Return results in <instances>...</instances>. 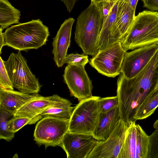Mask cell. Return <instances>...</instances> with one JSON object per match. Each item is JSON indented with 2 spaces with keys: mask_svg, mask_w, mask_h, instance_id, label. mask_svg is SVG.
Returning a JSON list of instances; mask_svg holds the SVG:
<instances>
[{
  "mask_svg": "<svg viewBox=\"0 0 158 158\" xmlns=\"http://www.w3.org/2000/svg\"><path fill=\"white\" fill-rule=\"evenodd\" d=\"M65 5L69 12L70 13L73 10L77 0H60Z\"/></svg>",
  "mask_w": 158,
  "mask_h": 158,
  "instance_id": "obj_31",
  "label": "cell"
},
{
  "mask_svg": "<svg viewBox=\"0 0 158 158\" xmlns=\"http://www.w3.org/2000/svg\"><path fill=\"white\" fill-rule=\"evenodd\" d=\"M135 11L126 0H119L112 32L115 43L120 41L129 32L135 19Z\"/></svg>",
  "mask_w": 158,
  "mask_h": 158,
  "instance_id": "obj_16",
  "label": "cell"
},
{
  "mask_svg": "<svg viewBox=\"0 0 158 158\" xmlns=\"http://www.w3.org/2000/svg\"><path fill=\"white\" fill-rule=\"evenodd\" d=\"M127 125L120 120L107 139L97 141L87 158H117L124 143Z\"/></svg>",
  "mask_w": 158,
  "mask_h": 158,
  "instance_id": "obj_12",
  "label": "cell"
},
{
  "mask_svg": "<svg viewBox=\"0 0 158 158\" xmlns=\"http://www.w3.org/2000/svg\"><path fill=\"white\" fill-rule=\"evenodd\" d=\"M3 62L13 88L27 94H38L40 91L41 85L20 51L11 53Z\"/></svg>",
  "mask_w": 158,
  "mask_h": 158,
  "instance_id": "obj_5",
  "label": "cell"
},
{
  "mask_svg": "<svg viewBox=\"0 0 158 158\" xmlns=\"http://www.w3.org/2000/svg\"><path fill=\"white\" fill-rule=\"evenodd\" d=\"M0 87L6 89H14L11 82L5 66L3 60L0 57Z\"/></svg>",
  "mask_w": 158,
  "mask_h": 158,
  "instance_id": "obj_28",
  "label": "cell"
},
{
  "mask_svg": "<svg viewBox=\"0 0 158 158\" xmlns=\"http://www.w3.org/2000/svg\"><path fill=\"white\" fill-rule=\"evenodd\" d=\"M99 98L92 96L79 102L69 119L68 131L92 135L100 113L98 102Z\"/></svg>",
  "mask_w": 158,
  "mask_h": 158,
  "instance_id": "obj_6",
  "label": "cell"
},
{
  "mask_svg": "<svg viewBox=\"0 0 158 158\" xmlns=\"http://www.w3.org/2000/svg\"><path fill=\"white\" fill-rule=\"evenodd\" d=\"M120 120L118 106L106 113H100L92 135L98 141L106 140Z\"/></svg>",
  "mask_w": 158,
  "mask_h": 158,
  "instance_id": "obj_17",
  "label": "cell"
},
{
  "mask_svg": "<svg viewBox=\"0 0 158 158\" xmlns=\"http://www.w3.org/2000/svg\"><path fill=\"white\" fill-rule=\"evenodd\" d=\"M88 62V56L87 54L72 53L67 55L65 63L68 64L85 67Z\"/></svg>",
  "mask_w": 158,
  "mask_h": 158,
  "instance_id": "obj_26",
  "label": "cell"
},
{
  "mask_svg": "<svg viewBox=\"0 0 158 158\" xmlns=\"http://www.w3.org/2000/svg\"><path fill=\"white\" fill-rule=\"evenodd\" d=\"M20 16V11L8 0H0V25L2 30L12 24H19Z\"/></svg>",
  "mask_w": 158,
  "mask_h": 158,
  "instance_id": "obj_20",
  "label": "cell"
},
{
  "mask_svg": "<svg viewBox=\"0 0 158 158\" xmlns=\"http://www.w3.org/2000/svg\"><path fill=\"white\" fill-rule=\"evenodd\" d=\"M71 102L63 98L59 102L44 110L40 114L41 117L50 116L65 120H69L73 110Z\"/></svg>",
  "mask_w": 158,
  "mask_h": 158,
  "instance_id": "obj_21",
  "label": "cell"
},
{
  "mask_svg": "<svg viewBox=\"0 0 158 158\" xmlns=\"http://www.w3.org/2000/svg\"><path fill=\"white\" fill-rule=\"evenodd\" d=\"M35 123L32 119L27 117H13L9 121V128L11 131L15 133L25 125Z\"/></svg>",
  "mask_w": 158,
  "mask_h": 158,
  "instance_id": "obj_25",
  "label": "cell"
},
{
  "mask_svg": "<svg viewBox=\"0 0 158 158\" xmlns=\"http://www.w3.org/2000/svg\"><path fill=\"white\" fill-rule=\"evenodd\" d=\"M118 1H103L96 3L101 11L103 23L106 20L112 8Z\"/></svg>",
  "mask_w": 158,
  "mask_h": 158,
  "instance_id": "obj_29",
  "label": "cell"
},
{
  "mask_svg": "<svg viewBox=\"0 0 158 158\" xmlns=\"http://www.w3.org/2000/svg\"><path fill=\"white\" fill-rule=\"evenodd\" d=\"M119 1L114 4L106 20L103 23L97 44L98 51L105 49L116 43L112 37V32L116 18Z\"/></svg>",
  "mask_w": 158,
  "mask_h": 158,
  "instance_id": "obj_19",
  "label": "cell"
},
{
  "mask_svg": "<svg viewBox=\"0 0 158 158\" xmlns=\"http://www.w3.org/2000/svg\"><path fill=\"white\" fill-rule=\"evenodd\" d=\"M118 0H91V2L96 3L100 2L103 1H116Z\"/></svg>",
  "mask_w": 158,
  "mask_h": 158,
  "instance_id": "obj_34",
  "label": "cell"
},
{
  "mask_svg": "<svg viewBox=\"0 0 158 158\" xmlns=\"http://www.w3.org/2000/svg\"><path fill=\"white\" fill-rule=\"evenodd\" d=\"M5 45L20 51L37 49L45 45L49 35L48 27L40 19L19 23L3 33Z\"/></svg>",
  "mask_w": 158,
  "mask_h": 158,
  "instance_id": "obj_2",
  "label": "cell"
},
{
  "mask_svg": "<svg viewBox=\"0 0 158 158\" xmlns=\"http://www.w3.org/2000/svg\"><path fill=\"white\" fill-rule=\"evenodd\" d=\"M157 89H158V75L157 80L156 81V83L154 89L151 92L155 91L157 90Z\"/></svg>",
  "mask_w": 158,
  "mask_h": 158,
  "instance_id": "obj_36",
  "label": "cell"
},
{
  "mask_svg": "<svg viewBox=\"0 0 158 158\" xmlns=\"http://www.w3.org/2000/svg\"><path fill=\"white\" fill-rule=\"evenodd\" d=\"M158 107V89L148 94L138 108L134 116L135 121L147 118L151 115Z\"/></svg>",
  "mask_w": 158,
  "mask_h": 158,
  "instance_id": "obj_22",
  "label": "cell"
},
{
  "mask_svg": "<svg viewBox=\"0 0 158 158\" xmlns=\"http://www.w3.org/2000/svg\"><path fill=\"white\" fill-rule=\"evenodd\" d=\"M63 98L56 94L44 97L39 95L26 103L14 114L15 117H27L35 123L42 117L40 114L51 106L60 102Z\"/></svg>",
  "mask_w": 158,
  "mask_h": 158,
  "instance_id": "obj_15",
  "label": "cell"
},
{
  "mask_svg": "<svg viewBox=\"0 0 158 158\" xmlns=\"http://www.w3.org/2000/svg\"><path fill=\"white\" fill-rule=\"evenodd\" d=\"M158 75V48L150 60L135 76L122 73L117 82V96L121 120L127 125L135 122L134 117L144 99L154 89Z\"/></svg>",
  "mask_w": 158,
  "mask_h": 158,
  "instance_id": "obj_1",
  "label": "cell"
},
{
  "mask_svg": "<svg viewBox=\"0 0 158 158\" xmlns=\"http://www.w3.org/2000/svg\"><path fill=\"white\" fill-rule=\"evenodd\" d=\"M97 141L92 134L68 131L59 146L65 151L67 158H87Z\"/></svg>",
  "mask_w": 158,
  "mask_h": 158,
  "instance_id": "obj_11",
  "label": "cell"
},
{
  "mask_svg": "<svg viewBox=\"0 0 158 158\" xmlns=\"http://www.w3.org/2000/svg\"><path fill=\"white\" fill-rule=\"evenodd\" d=\"M143 7L150 10H158V0H141Z\"/></svg>",
  "mask_w": 158,
  "mask_h": 158,
  "instance_id": "obj_30",
  "label": "cell"
},
{
  "mask_svg": "<svg viewBox=\"0 0 158 158\" xmlns=\"http://www.w3.org/2000/svg\"><path fill=\"white\" fill-rule=\"evenodd\" d=\"M153 127L155 129H158V119L154 122Z\"/></svg>",
  "mask_w": 158,
  "mask_h": 158,
  "instance_id": "obj_35",
  "label": "cell"
},
{
  "mask_svg": "<svg viewBox=\"0 0 158 158\" xmlns=\"http://www.w3.org/2000/svg\"><path fill=\"white\" fill-rule=\"evenodd\" d=\"M71 94L79 102L91 98L93 86L85 67L68 64L63 75Z\"/></svg>",
  "mask_w": 158,
  "mask_h": 158,
  "instance_id": "obj_10",
  "label": "cell"
},
{
  "mask_svg": "<svg viewBox=\"0 0 158 158\" xmlns=\"http://www.w3.org/2000/svg\"><path fill=\"white\" fill-rule=\"evenodd\" d=\"M2 30L0 29V53H1V50L3 46H5L4 38L3 35Z\"/></svg>",
  "mask_w": 158,
  "mask_h": 158,
  "instance_id": "obj_32",
  "label": "cell"
},
{
  "mask_svg": "<svg viewBox=\"0 0 158 158\" xmlns=\"http://www.w3.org/2000/svg\"><path fill=\"white\" fill-rule=\"evenodd\" d=\"M75 19L70 17L61 25L52 43L53 60L58 67H62L65 63L68 48L71 42V31Z\"/></svg>",
  "mask_w": 158,
  "mask_h": 158,
  "instance_id": "obj_14",
  "label": "cell"
},
{
  "mask_svg": "<svg viewBox=\"0 0 158 158\" xmlns=\"http://www.w3.org/2000/svg\"><path fill=\"white\" fill-rule=\"evenodd\" d=\"M125 51L120 41L98 51L90 59L89 64L98 73L109 77H114L121 73Z\"/></svg>",
  "mask_w": 158,
  "mask_h": 158,
  "instance_id": "obj_8",
  "label": "cell"
},
{
  "mask_svg": "<svg viewBox=\"0 0 158 158\" xmlns=\"http://www.w3.org/2000/svg\"><path fill=\"white\" fill-rule=\"evenodd\" d=\"M148 158H158V129L149 135Z\"/></svg>",
  "mask_w": 158,
  "mask_h": 158,
  "instance_id": "obj_27",
  "label": "cell"
},
{
  "mask_svg": "<svg viewBox=\"0 0 158 158\" xmlns=\"http://www.w3.org/2000/svg\"><path fill=\"white\" fill-rule=\"evenodd\" d=\"M120 42L126 52L158 44V12L145 10L139 12L129 32Z\"/></svg>",
  "mask_w": 158,
  "mask_h": 158,
  "instance_id": "obj_4",
  "label": "cell"
},
{
  "mask_svg": "<svg viewBox=\"0 0 158 158\" xmlns=\"http://www.w3.org/2000/svg\"><path fill=\"white\" fill-rule=\"evenodd\" d=\"M158 48V44H154L126 52L121 73L127 78L135 76L147 64Z\"/></svg>",
  "mask_w": 158,
  "mask_h": 158,
  "instance_id": "obj_13",
  "label": "cell"
},
{
  "mask_svg": "<svg viewBox=\"0 0 158 158\" xmlns=\"http://www.w3.org/2000/svg\"><path fill=\"white\" fill-rule=\"evenodd\" d=\"M129 4L135 10L136 5L138 0H126Z\"/></svg>",
  "mask_w": 158,
  "mask_h": 158,
  "instance_id": "obj_33",
  "label": "cell"
},
{
  "mask_svg": "<svg viewBox=\"0 0 158 158\" xmlns=\"http://www.w3.org/2000/svg\"><path fill=\"white\" fill-rule=\"evenodd\" d=\"M149 135L135 122L128 127L117 158H148Z\"/></svg>",
  "mask_w": 158,
  "mask_h": 158,
  "instance_id": "obj_9",
  "label": "cell"
},
{
  "mask_svg": "<svg viewBox=\"0 0 158 158\" xmlns=\"http://www.w3.org/2000/svg\"><path fill=\"white\" fill-rule=\"evenodd\" d=\"M38 94H27L14 89L0 87V108L13 114L26 103L38 96Z\"/></svg>",
  "mask_w": 158,
  "mask_h": 158,
  "instance_id": "obj_18",
  "label": "cell"
},
{
  "mask_svg": "<svg viewBox=\"0 0 158 158\" xmlns=\"http://www.w3.org/2000/svg\"><path fill=\"white\" fill-rule=\"evenodd\" d=\"M14 117L9 111L0 108V139L10 142L14 138L15 133L9 128V120Z\"/></svg>",
  "mask_w": 158,
  "mask_h": 158,
  "instance_id": "obj_23",
  "label": "cell"
},
{
  "mask_svg": "<svg viewBox=\"0 0 158 158\" xmlns=\"http://www.w3.org/2000/svg\"><path fill=\"white\" fill-rule=\"evenodd\" d=\"M103 22L101 10L92 2L77 18L74 39L85 54L94 56L98 52L97 44Z\"/></svg>",
  "mask_w": 158,
  "mask_h": 158,
  "instance_id": "obj_3",
  "label": "cell"
},
{
  "mask_svg": "<svg viewBox=\"0 0 158 158\" xmlns=\"http://www.w3.org/2000/svg\"><path fill=\"white\" fill-rule=\"evenodd\" d=\"M69 120L50 117H43L36 125L33 136L39 146H59L65 134L68 131Z\"/></svg>",
  "mask_w": 158,
  "mask_h": 158,
  "instance_id": "obj_7",
  "label": "cell"
},
{
  "mask_svg": "<svg viewBox=\"0 0 158 158\" xmlns=\"http://www.w3.org/2000/svg\"><path fill=\"white\" fill-rule=\"evenodd\" d=\"M100 113H106L118 106V99L117 96L99 98L98 101Z\"/></svg>",
  "mask_w": 158,
  "mask_h": 158,
  "instance_id": "obj_24",
  "label": "cell"
}]
</instances>
